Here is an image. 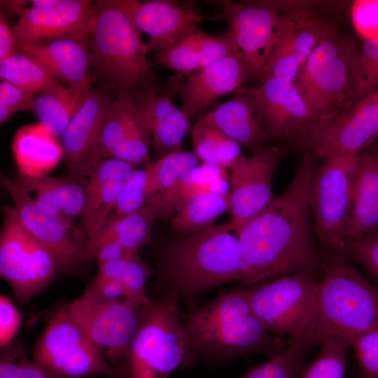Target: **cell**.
I'll return each instance as SVG.
<instances>
[{
    "mask_svg": "<svg viewBox=\"0 0 378 378\" xmlns=\"http://www.w3.org/2000/svg\"><path fill=\"white\" fill-rule=\"evenodd\" d=\"M294 19L285 29L275 45L262 72L260 78L261 80L272 78L286 83H294L296 80L302 65L294 46L293 30Z\"/></svg>",
    "mask_w": 378,
    "mask_h": 378,
    "instance_id": "cell-37",
    "label": "cell"
},
{
    "mask_svg": "<svg viewBox=\"0 0 378 378\" xmlns=\"http://www.w3.org/2000/svg\"><path fill=\"white\" fill-rule=\"evenodd\" d=\"M141 302H99L80 297L61 307L122 378H127L130 352L139 324Z\"/></svg>",
    "mask_w": 378,
    "mask_h": 378,
    "instance_id": "cell-13",
    "label": "cell"
},
{
    "mask_svg": "<svg viewBox=\"0 0 378 378\" xmlns=\"http://www.w3.org/2000/svg\"><path fill=\"white\" fill-rule=\"evenodd\" d=\"M134 107V97L124 92L110 103L89 173L97 163L111 158L125 136Z\"/></svg>",
    "mask_w": 378,
    "mask_h": 378,
    "instance_id": "cell-34",
    "label": "cell"
},
{
    "mask_svg": "<svg viewBox=\"0 0 378 378\" xmlns=\"http://www.w3.org/2000/svg\"><path fill=\"white\" fill-rule=\"evenodd\" d=\"M16 50L37 62L51 76L67 86H91L93 77L85 38H62L16 45Z\"/></svg>",
    "mask_w": 378,
    "mask_h": 378,
    "instance_id": "cell-23",
    "label": "cell"
},
{
    "mask_svg": "<svg viewBox=\"0 0 378 378\" xmlns=\"http://www.w3.org/2000/svg\"><path fill=\"white\" fill-rule=\"evenodd\" d=\"M90 86L64 85L36 96L33 111L38 122L60 137L85 102Z\"/></svg>",
    "mask_w": 378,
    "mask_h": 378,
    "instance_id": "cell-29",
    "label": "cell"
},
{
    "mask_svg": "<svg viewBox=\"0 0 378 378\" xmlns=\"http://www.w3.org/2000/svg\"><path fill=\"white\" fill-rule=\"evenodd\" d=\"M349 256L370 273L378 288V229L354 241L349 246Z\"/></svg>",
    "mask_w": 378,
    "mask_h": 378,
    "instance_id": "cell-46",
    "label": "cell"
},
{
    "mask_svg": "<svg viewBox=\"0 0 378 378\" xmlns=\"http://www.w3.org/2000/svg\"><path fill=\"white\" fill-rule=\"evenodd\" d=\"M320 271L311 317L290 343L307 351L326 341L351 337L378 327V288L345 254L320 251Z\"/></svg>",
    "mask_w": 378,
    "mask_h": 378,
    "instance_id": "cell-3",
    "label": "cell"
},
{
    "mask_svg": "<svg viewBox=\"0 0 378 378\" xmlns=\"http://www.w3.org/2000/svg\"><path fill=\"white\" fill-rule=\"evenodd\" d=\"M241 94L201 117L241 145L255 151L268 138L255 99L243 89Z\"/></svg>",
    "mask_w": 378,
    "mask_h": 378,
    "instance_id": "cell-27",
    "label": "cell"
},
{
    "mask_svg": "<svg viewBox=\"0 0 378 378\" xmlns=\"http://www.w3.org/2000/svg\"><path fill=\"white\" fill-rule=\"evenodd\" d=\"M134 102L151 137V146L163 155L181 150L189 130V117L178 108L166 94L145 88L134 97Z\"/></svg>",
    "mask_w": 378,
    "mask_h": 378,
    "instance_id": "cell-24",
    "label": "cell"
},
{
    "mask_svg": "<svg viewBox=\"0 0 378 378\" xmlns=\"http://www.w3.org/2000/svg\"><path fill=\"white\" fill-rule=\"evenodd\" d=\"M359 378H378V327L349 340Z\"/></svg>",
    "mask_w": 378,
    "mask_h": 378,
    "instance_id": "cell-43",
    "label": "cell"
},
{
    "mask_svg": "<svg viewBox=\"0 0 378 378\" xmlns=\"http://www.w3.org/2000/svg\"><path fill=\"white\" fill-rule=\"evenodd\" d=\"M20 312L13 301L6 296H0V346L4 347L15 340L22 326Z\"/></svg>",
    "mask_w": 378,
    "mask_h": 378,
    "instance_id": "cell-48",
    "label": "cell"
},
{
    "mask_svg": "<svg viewBox=\"0 0 378 378\" xmlns=\"http://www.w3.org/2000/svg\"><path fill=\"white\" fill-rule=\"evenodd\" d=\"M377 90H378V86H377Z\"/></svg>",
    "mask_w": 378,
    "mask_h": 378,
    "instance_id": "cell-53",
    "label": "cell"
},
{
    "mask_svg": "<svg viewBox=\"0 0 378 378\" xmlns=\"http://www.w3.org/2000/svg\"><path fill=\"white\" fill-rule=\"evenodd\" d=\"M135 166L108 158L97 163L85 178V204L82 229L89 242L99 234L111 216L118 197Z\"/></svg>",
    "mask_w": 378,
    "mask_h": 378,
    "instance_id": "cell-22",
    "label": "cell"
},
{
    "mask_svg": "<svg viewBox=\"0 0 378 378\" xmlns=\"http://www.w3.org/2000/svg\"><path fill=\"white\" fill-rule=\"evenodd\" d=\"M89 251L91 258H95L98 264L128 258L139 254L138 251L128 249L112 241H104L90 246Z\"/></svg>",
    "mask_w": 378,
    "mask_h": 378,
    "instance_id": "cell-49",
    "label": "cell"
},
{
    "mask_svg": "<svg viewBox=\"0 0 378 378\" xmlns=\"http://www.w3.org/2000/svg\"><path fill=\"white\" fill-rule=\"evenodd\" d=\"M56 260L22 224L13 206L4 209L0 234V275L22 304L42 293L53 281Z\"/></svg>",
    "mask_w": 378,
    "mask_h": 378,
    "instance_id": "cell-8",
    "label": "cell"
},
{
    "mask_svg": "<svg viewBox=\"0 0 378 378\" xmlns=\"http://www.w3.org/2000/svg\"><path fill=\"white\" fill-rule=\"evenodd\" d=\"M187 366L202 360L217 365L235 358L261 354L269 358L286 349L290 339L269 332L255 315L247 289L224 292L193 305L184 314Z\"/></svg>",
    "mask_w": 378,
    "mask_h": 378,
    "instance_id": "cell-2",
    "label": "cell"
},
{
    "mask_svg": "<svg viewBox=\"0 0 378 378\" xmlns=\"http://www.w3.org/2000/svg\"><path fill=\"white\" fill-rule=\"evenodd\" d=\"M323 160L316 170L310 195L315 237L322 251L349 255L357 157L332 156Z\"/></svg>",
    "mask_w": 378,
    "mask_h": 378,
    "instance_id": "cell-7",
    "label": "cell"
},
{
    "mask_svg": "<svg viewBox=\"0 0 378 378\" xmlns=\"http://www.w3.org/2000/svg\"><path fill=\"white\" fill-rule=\"evenodd\" d=\"M153 221L142 209L139 211L111 217L90 246L112 241L134 251L148 244L151 239Z\"/></svg>",
    "mask_w": 378,
    "mask_h": 378,
    "instance_id": "cell-32",
    "label": "cell"
},
{
    "mask_svg": "<svg viewBox=\"0 0 378 378\" xmlns=\"http://www.w3.org/2000/svg\"><path fill=\"white\" fill-rule=\"evenodd\" d=\"M349 341L345 338L330 339L321 345L317 357L305 364L298 378H344Z\"/></svg>",
    "mask_w": 378,
    "mask_h": 378,
    "instance_id": "cell-38",
    "label": "cell"
},
{
    "mask_svg": "<svg viewBox=\"0 0 378 378\" xmlns=\"http://www.w3.org/2000/svg\"><path fill=\"white\" fill-rule=\"evenodd\" d=\"M0 77L35 96L63 85L37 62L18 51L0 60Z\"/></svg>",
    "mask_w": 378,
    "mask_h": 378,
    "instance_id": "cell-33",
    "label": "cell"
},
{
    "mask_svg": "<svg viewBox=\"0 0 378 378\" xmlns=\"http://www.w3.org/2000/svg\"><path fill=\"white\" fill-rule=\"evenodd\" d=\"M354 8V22L363 39L378 38V1H356Z\"/></svg>",
    "mask_w": 378,
    "mask_h": 378,
    "instance_id": "cell-47",
    "label": "cell"
},
{
    "mask_svg": "<svg viewBox=\"0 0 378 378\" xmlns=\"http://www.w3.org/2000/svg\"><path fill=\"white\" fill-rule=\"evenodd\" d=\"M261 80L258 88L243 90L255 99L268 137L293 138L317 118L295 83L272 78Z\"/></svg>",
    "mask_w": 378,
    "mask_h": 378,
    "instance_id": "cell-18",
    "label": "cell"
},
{
    "mask_svg": "<svg viewBox=\"0 0 378 378\" xmlns=\"http://www.w3.org/2000/svg\"><path fill=\"white\" fill-rule=\"evenodd\" d=\"M355 43L335 31L314 48L295 84L317 118L337 113L351 88L350 59Z\"/></svg>",
    "mask_w": 378,
    "mask_h": 378,
    "instance_id": "cell-14",
    "label": "cell"
},
{
    "mask_svg": "<svg viewBox=\"0 0 378 378\" xmlns=\"http://www.w3.org/2000/svg\"><path fill=\"white\" fill-rule=\"evenodd\" d=\"M317 160L304 151L287 188L237 234L245 265V284L320 269L310 206Z\"/></svg>",
    "mask_w": 378,
    "mask_h": 378,
    "instance_id": "cell-1",
    "label": "cell"
},
{
    "mask_svg": "<svg viewBox=\"0 0 378 378\" xmlns=\"http://www.w3.org/2000/svg\"><path fill=\"white\" fill-rule=\"evenodd\" d=\"M59 0H32L30 1L31 6L34 7H49L56 4Z\"/></svg>",
    "mask_w": 378,
    "mask_h": 378,
    "instance_id": "cell-52",
    "label": "cell"
},
{
    "mask_svg": "<svg viewBox=\"0 0 378 378\" xmlns=\"http://www.w3.org/2000/svg\"><path fill=\"white\" fill-rule=\"evenodd\" d=\"M24 4V1H1V6H4V8L17 15L24 9L22 7Z\"/></svg>",
    "mask_w": 378,
    "mask_h": 378,
    "instance_id": "cell-51",
    "label": "cell"
},
{
    "mask_svg": "<svg viewBox=\"0 0 378 378\" xmlns=\"http://www.w3.org/2000/svg\"><path fill=\"white\" fill-rule=\"evenodd\" d=\"M33 359L69 378H122L99 349L60 307L36 343Z\"/></svg>",
    "mask_w": 378,
    "mask_h": 378,
    "instance_id": "cell-10",
    "label": "cell"
},
{
    "mask_svg": "<svg viewBox=\"0 0 378 378\" xmlns=\"http://www.w3.org/2000/svg\"><path fill=\"white\" fill-rule=\"evenodd\" d=\"M148 200L147 169L146 167L134 169L118 197L111 217L139 211Z\"/></svg>",
    "mask_w": 378,
    "mask_h": 378,
    "instance_id": "cell-44",
    "label": "cell"
},
{
    "mask_svg": "<svg viewBox=\"0 0 378 378\" xmlns=\"http://www.w3.org/2000/svg\"><path fill=\"white\" fill-rule=\"evenodd\" d=\"M140 32L147 34L148 52H159L199 29L204 18L188 8L168 1L118 0Z\"/></svg>",
    "mask_w": 378,
    "mask_h": 378,
    "instance_id": "cell-19",
    "label": "cell"
},
{
    "mask_svg": "<svg viewBox=\"0 0 378 378\" xmlns=\"http://www.w3.org/2000/svg\"><path fill=\"white\" fill-rule=\"evenodd\" d=\"M36 96L6 80L0 83V123L19 111H32Z\"/></svg>",
    "mask_w": 378,
    "mask_h": 378,
    "instance_id": "cell-45",
    "label": "cell"
},
{
    "mask_svg": "<svg viewBox=\"0 0 378 378\" xmlns=\"http://www.w3.org/2000/svg\"><path fill=\"white\" fill-rule=\"evenodd\" d=\"M180 298L167 292L159 300L145 296L129 358L127 378H169L187 366L184 314Z\"/></svg>",
    "mask_w": 378,
    "mask_h": 378,
    "instance_id": "cell-6",
    "label": "cell"
},
{
    "mask_svg": "<svg viewBox=\"0 0 378 378\" xmlns=\"http://www.w3.org/2000/svg\"><path fill=\"white\" fill-rule=\"evenodd\" d=\"M221 18L227 24L226 33L233 41L242 59L247 77L260 78L274 48L285 29L299 14L286 3L253 4L223 1L218 4Z\"/></svg>",
    "mask_w": 378,
    "mask_h": 378,
    "instance_id": "cell-9",
    "label": "cell"
},
{
    "mask_svg": "<svg viewBox=\"0 0 378 378\" xmlns=\"http://www.w3.org/2000/svg\"><path fill=\"white\" fill-rule=\"evenodd\" d=\"M349 68L352 93L358 100L377 90L378 38L354 44Z\"/></svg>",
    "mask_w": 378,
    "mask_h": 378,
    "instance_id": "cell-36",
    "label": "cell"
},
{
    "mask_svg": "<svg viewBox=\"0 0 378 378\" xmlns=\"http://www.w3.org/2000/svg\"><path fill=\"white\" fill-rule=\"evenodd\" d=\"M293 138L303 152L317 158L357 157L378 138V92L347 111L315 119Z\"/></svg>",
    "mask_w": 378,
    "mask_h": 378,
    "instance_id": "cell-11",
    "label": "cell"
},
{
    "mask_svg": "<svg viewBox=\"0 0 378 378\" xmlns=\"http://www.w3.org/2000/svg\"><path fill=\"white\" fill-rule=\"evenodd\" d=\"M0 378H69L29 358L22 342L14 340L1 348ZM97 378V377H96Z\"/></svg>",
    "mask_w": 378,
    "mask_h": 378,
    "instance_id": "cell-39",
    "label": "cell"
},
{
    "mask_svg": "<svg viewBox=\"0 0 378 378\" xmlns=\"http://www.w3.org/2000/svg\"><path fill=\"white\" fill-rule=\"evenodd\" d=\"M12 150L21 176L25 177L48 176L64 157L61 143L39 122L19 128Z\"/></svg>",
    "mask_w": 378,
    "mask_h": 378,
    "instance_id": "cell-28",
    "label": "cell"
},
{
    "mask_svg": "<svg viewBox=\"0 0 378 378\" xmlns=\"http://www.w3.org/2000/svg\"><path fill=\"white\" fill-rule=\"evenodd\" d=\"M230 209V194L202 192L184 202L172 218V228L179 234L192 233L213 225Z\"/></svg>",
    "mask_w": 378,
    "mask_h": 378,
    "instance_id": "cell-30",
    "label": "cell"
},
{
    "mask_svg": "<svg viewBox=\"0 0 378 378\" xmlns=\"http://www.w3.org/2000/svg\"><path fill=\"white\" fill-rule=\"evenodd\" d=\"M13 29L2 13L0 15V60L17 52Z\"/></svg>",
    "mask_w": 378,
    "mask_h": 378,
    "instance_id": "cell-50",
    "label": "cell"
},
{
    "mask_svg": "<svg viewBox=\"0 0 378 378\" xmlns=\"http://www.w3.org/2000/svg\"><path fill=\"white\" fill-rule=\"evenodd\" d=\"M194 153L204 163L228 169L241 154V144L199 118L190 130Z\"/></svg>",
    "mask_w": 378,
    "mask_h": 378,
    "instance_id": "cell-31",
    "label": "cell"
},
{
    "mask_svg": "<svg viewBox=\"0 0 378 378\" xmlns=\"http://www.w3.org/2000/svg\"><path fill=\"white\" fill-rule=\"evenodd\" d=\"M141 32L118 0L94 2L93 11L85 36L95 73L118 93L134 97L152 88L155 74L146 58V44Z\"/></svg>",
    "mask_w": 378,
    "mask_h": 378,
    "instance_id": "cell-5",
    "label": "cell"
},
{
    "mask_svg": "<svg viewBox=\"0 0 378 378\" xmlns=\"http://www.w3.org/2000/svg\"><path fill=\"white\" fill-rule=\"evenodd\" d=\"M199 160L194 152L181 149L146 164L148 198L176 185L200 165Z\"/></svg>",
    "mask_w": 378,
    "mask_h": 378,
    "instance_id": "cell-35",
    "label": "cell"
},
{
    "mask_svg": "<svg viewBox=\"0 0 378 378\" xmlns=\"http://www.w3.org/2000/svg\"><path fill=\"white\" fill-rule=\"evenodd\" d=\"M27 192L38 208L49 214L62 216L59 178L49 176L25 177L15 183Z\"/></svg>",
    "mask_w": 378,
    "mask_h": 378,
    "instance_id": "cell-42",
    "label": "cell"
},
{
    "mask_svg": "<svg viewBox=\"0 0 378 378\" xmlns=\"http://www.w3.org/2000/svg\"><path fill=\"white\" fill-rule=\"evenodd\" d=\"M376 140L357 156L353 181V207L348 230L349 248L354 241L378 229V143Z\"/></svg>",
    "mask_w": 378,
    "mask_h": 378,
    "instance_id": "cell-25",
    "label": "cell"
},
{
    "mask_svg": "<svg viewBox=\"0 0 378 378\" xmlns=\"http://www.w3.org/2000/svg\"><path fill=\"white\" fill-rule=\"evenodd\" d=\"M93 6L89 0H59L49 7L25 8L12 29L15 43L85 38Z\"/></svg>",
    "mask_w": 378,
    "mask_h": 378,
    "instance_id": "cell-17",
    "label": "cell"
},
{
    "mask_svg": "<svg viewBox=\"0 0 378 378\" xmlns=\"http://www.w3.org/2000/svg\"><path fill=\"white\" fill-rule=\"evenodd\" d=\"M112 102L107 92L90 89L87 99L60 136L67 168L85 179Z\"/></svg>",
    "mask_w": 378,
    "mask_h": 378,
    "instance_id": "cell-21",
    "label": "cell"
},
{
    "mask_svg": "<svg viewBox=\"0 0 378 378\" xmlns=\"http://www.w3.org/2000/svg\"><path fill=\"white\" fill-rule=\"evenodd\" d=\"M246 77L241 57L230 55L198 72L172 76L169 85L179 95L181 109L190 117L220 97L237 90Z\"/></svg>",
    "mask_w": 378,
    "mask_h": 378,
    "instance_id": "cell-20",
    "label": "cell"
},
{
    "mask_svg": "<svg viewBox=\"0 0 378 378\" xmlns=\"http://www.w3.org/2000/svg\"><path fill=\"white\" fill-rule=\"evenodd\" d=\"M378 92V90H377Z\"/></svg>",
    "mask_w": 378,
    "mask_h": 378,
    "instance_id": "cell-54",
    "label": "cell"
},
{
    "mask_svg": "<svg viewBox=\"0 0 378 378\" xmlns=\"http://www.w3.org/2000/svg\"><path fill=\"white\" fill-rule=\"evenodd\" d=\"M158 279L167 292L193 304L203 293L231 281L246 279L245 265L231 222L183 234L163 250Z\"/></svg>",
    "mask_w": 378,
    "mask_h": 378,
    "instance_id": "cell-4",
    "label": "cell"
},
{
    "mask_svg": "<svg viewBox=\"0 0 378 378\" xmlns=\"http://www.w3.org/2000/svg\"><path fill=\"white\" fill-rule=\"evenodd\" d=\"M230 55L239 56V54L226 32L215 36L197 29L158 52L155 59L160 65L181 74H188L198 72Z\"/></svg>",
    "mask_w": 378,
    "mask_h": 378,
    "instance_id": "cell-26",
    "label": "cell"
},
{
    "mask_svg": "<svg viewBox=\"0 0 378 378\" xmlns=\"http://www.w3.org/2000/svg\"><path fill=\"white\" fill-rule=\"evenodd\" d=\"M1 183L10 196L22 224L50 251L58 269L68 270L92 258L89 240L83 229L64 216L41 211L27 192L2 174Z\"/></svg>",
    "mask_w": 378,
    "mask_h": 378,
    "instance_id": "cell-15",
    "label": "cell"
},
{
    "mask_svg": "<svg viewBox=\"0 0 378 378\" xmlns=\"http://www.w3.org/2000/svg\"><path fill=\"white\" fill-rule=\"evenodd\" d=\"M150 134L134 104L125 136L113 152L111 158L134 166L149 163Z\"/></svg>",
    "mask_w": 378,
    "mask_h": 378,
    "instance_id": "cell-40",
    "label": "cell"
},
{
    "mask_svg": "<svg viewBox=\"0 0 378 378\" xmlns=\"http://www.w3.org/2000/svg\"><path fill=\"white\" fill-rule=\"evenodd\" d=\"M306 352L291 343L266 363L250 368L241 378H298L305 365Z\"/></svg>",
    "mask_w": 378,
    "mask_h": 378,
    "instance_id": "cell-41",
    "label": "cell"
},
{
    "mask_svg": "<svg viewBox=\"0 0 378 378\" xmlns=\"http://www.w3.org/2000/svg\"><path fill=\"white\" fill-rule=\"evenodd\" d=\"M307 270L247 288L251 308L272 335H298L307 324L320 276Z\"/></svg>",
    "mask_w": 378,
    "mask_h": 378,
    "instance_id": "cell-12",
    "label": "cell"
},
{
    "mask_svg": "<svg viewBox=\"0 0 378 378\" xmlns=\"http://www.w3.org/2000/svg\"><path fill=\"white\" fill-rule=\"evenodd\" d=\"M282 156L279 147L264 146L251 156L240 155L228 168L229 211L236 235L274 197L272 183Z\"/></svg>",
    "mask_w": 378,
    "mask_h": 378,
    "instance_id": "cell-16",
    "label": "cell"
}]
</instances>
